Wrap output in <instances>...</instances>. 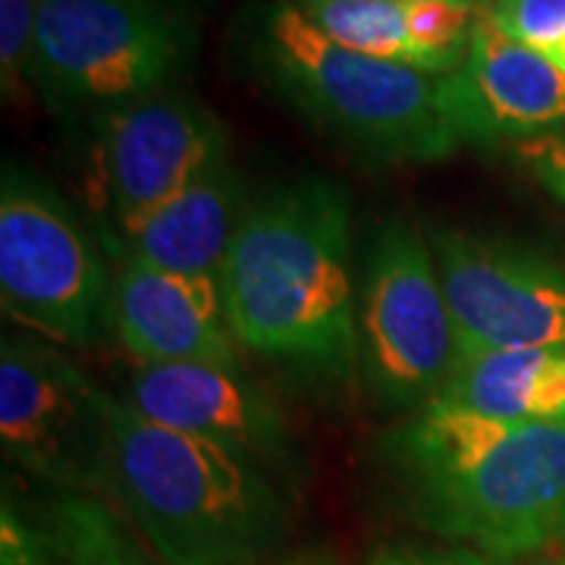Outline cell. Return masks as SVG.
<instances>
[{"instance_id":"obj_1","label":"cell","mask_w":565,"mask_h":565,"mask_svg":"<svg viewBox=\"0 0 565 565\" xmlns=\"http://www.w3.org/2000/svg\"><path fill=\"white\" fill-rule=\"evenodd\" d=\"M217 280L243 349L323 384L352 381L359 277L340 182L305 177L252 199Z\"/></svg>"},{"instance_id":"obj_2","label":"cell","mask_w":565,"mask_h":565,"mask_svg":"<svg viewBox=\"0 0 565 565\" xmlns=\"http://www.w3.org/2000/svg\"><path fill=\"white\" fill-rule=\"evenodd\" d=\"M384 459L440 537L497 563L565 541V427L427 405L390 430Z\"/></svg>"},{"instance_id":"obj_3","label":"cell","mask_w":565,"mask_h":565,"mask_svg":"<svg viewBox=\"0 0 565 565\" xmlns=\"http://www.w3.org/2000/svg\"><path fill=\"white\" fill-rule=\"evenodd\" d=\"M107 497L161 565H258L286 534V503L264 468L122 399L110 418Z\"/></svg>"},{"instance_id":"obj_4","label":"cell","mask_w":565,"mask_h":565,"mask_svg":"<svg viewBox=\"0 0 565 565\" xmlns=\"http://www.w3.org/2000/svg\"><path fill=\"white\" fill-rule=\"evenodd\" d=\"M258 57L286 102L367 161L434 163L465 145L446 114L444 76L349 51L292 0L264 10Z\"/></svg>"},{"instance_id":"obj_5","label":"cell","mask_w":565,"mask_h":565,"mask_svg":"<svg viewBox=\"0 0 565 565\" xmlns=\"http://www.w3.org/2000/svg\"><path fill=\"white\" fill-rule=\"evenodd\" d=\"M110 258L73 204L25 170L3 163L0 180V302L32 337L85 349L107 327Z\"/></svg>"},{"instance_id":"obj_6","label":"cell","mask_w":565,"mask_h":565,"mask_svg":"<svg viewBox=\"0 0 565 565\" xmlns=\"http://www.w3.org/2000/svg\"><path fill=\"white\" fill-rule=\"evenodd\" d=\"M452 362V321L430 239L412 221L390 217L359 270V374L386 408L422 412Z\"/></svg>"},{"instance_id":"obj_7","label":"cell","mask_w":565,"mask_h":565,"mask_svg":"<svg viewBox=\"0 0 565 565\" xmlns=\"http://www.w3.org/2000/svg\"><path fill=\"white\" fill-rule=\"evenodd\" d=\"M189 54L161 0H39L32 82L54 110L136 102L170 88Z\"/></svg>"},{"instance_id":"obj_8","label":"cell","mask_w":565,"mask_h":565,"mask_svg":"<svg viewBox=\"0 0 565 565\" xmlns=\"http://www.w3.org/2000/svg\"><path fill=\"white\" fill-rule=\"evenodd\" d=\"M114 403L47 340L7 333L0 343V444L7 462L54 490H110Z\"/></svg>"},{"instance_id":"obj_9","label":"cell","mask_w":565,"mask_h":565,"mask_svg":"<svg viewBox=\"0 0 565 565\" xmlns=\"http://www.w3.org/2000/svg\"><path fill=\"white\" fill-rule=\"evenodd\" d=\"M226 151L230 139L217 117L173 88L98 114L85 167L95 236L126 233Z\"/></svg>"},{"instance_id":"obj_10","label":"cell","mask_w":565,"mask_h":565,"mask_svg":"<svg viewBox=\"0 0 565 565\" xmlns=\"http://www.w3.org/2000/svg\"><path fill=\"white\" fill-rule=\"evenodd\" d=\"M456 359L565 345V267L546 255L452 226L427 233Z\"/></svg>"},{"instance_id":"obj_11","label":"cell","mask_w":565,"mask_h":565,"mask_svg":"<svg viewBox=\"0 0 565 565\" xmlns=\"http://www.w3.org/2000/svg\"><path fill=\"white\" fill-rule=\"evenodd\" d=\"M122 403L148 422L223 446L267 475H289L299 462L292 427L280 405L239 367L139 364L129 374Z\"/></svg>"},{"instance_id":"obj_12","label":"cell","mask_w":565,"mask_h":565,"mask_svg":"<svg viewBox=\"0 0 565 565\" xmlns=\"http://www.w3.org/2000/svg\"><path fill=\"white\" fill-rule=\"evenodd\" d=\"M107 327L139 364L239 367L217 277L173 274L145 262H114Z\"/></svg>"},{"instance_id":"obj_13","label":"cell","mask_w":565,"mask_h":565,"mask_svg":"<svg viewBox=\"0 0 565 565\" xmlns=\"http://www.w3.org/2000/svg\"><path fill=\"white\" fill-rule=\"evenodd\" d=\"M444 104L462 141L522 145L565 122V76L484 10L465 63L444 76Z\"/></svg>"},{"instance_id":"obj_14","label":"cell","mask_w":565,"mask_h":565,"mask_svg":"<svg viewBox=\"0 0 565 565\" xmlns=\"http://www.w3.org/2000/svg\"><path fill=\"white\" fill-rule=\"evenodd\" d=\"M305 20L349 51L430 76L456 73L487 7L449 0H292Z\"/></svg>"},{"instance_id":"obj_15","label":"cell","mask_w":565,"mask_h":565,"mask_svg":"<svg viewBox=\"0 0 565 565\" xmlns=\"http://www.w3.org/2000/svg\"><path fill=\"white\" fill-rule=\"evenodd\" d=\"M248 199L230 151L120 236L102 239L110 262H145L195 277H217L239 233Z\"/></svg>"},{"instance_id":"obj_16","label":"cell","mask_w":565,"mask_h":565,"mask_svg":"<svg viewBox=\"0 0 565 565\" xmlns=\"http://www.w3.org/2000/svg\"><path fill=\"white\" fill-rule=\"evenodd\" d=\"M430 405L493 422L565 427V345L456 359Z\"/></svg>"},{"instance_id":"obj_17","label":"cell","mask_w":565,"mask_h":565,"mask_svg":"<svg viewBox=\"0 0 565 565\" xmlns=\"http://www.w3.org/2000/svg\"><path fill=\"white\" fill-rule=\"evenodd\" d=\"M7 493V490H3ZM20 509V505H17ZM22 512V509H20ZM22 519L35 531L51 565H154L158 556L145 544L139 527L110 497L57 490L32 519Z\"/></svg>"},{"instance_id":"obj_18","label":"cell","mask_w":565,"mask_h":565,"mask_svg":"<svg viewBox=\"0 0 565 565\" xmlns=\"http://www.w3.org/2000/svg\"><path fill=\"white\" fill-rule=\"evenodd\" d=\"M39 0H0V92L3 102H20L35 73Z\"/></svg>"},{"instance_id":"obj_19","label":"cell","mask_w":565,"mask_h":565,"mask_svg":"<svg viewBox=\"0 0 565 565\" xmlns=\"http://www.w3.org/2000/svg\"><path fill=\"white\" fill-rule=\"evenodd\" d=\"M487 10L505 35L541 54L565 39V0H490Z\"/></svg>"},{"instance_id":"obj_20","label":"cell","mask_w":565,"mask_h":565,"mask_svg":"<svg viewBox=\"0 0 565 565\" xmlns=\"http://www.w3.org/2000/svg\"><path fill=\"white\" fill-rule=\"evenodd\" d=\"M0 565H51L35 531L22 519L10 493H3V509H0Z\"/></svg>"},{"instance_id":"obj_21","label":"cell","mask_w":565,"mask_h":565,"mask_svg":"<svg viewBox=\"0 0 565 565\" xmlns=\"http://www.w3.org/2000/svg\"><path fill=\"white\" fill-rule=\"evenodd\" d=\"M515 151H519V158L527 170L534 173V180L565 204V136L550 132L541 139L522 141Z\"/></svg>"},{"instance_id":"obj_22","label":"cell","mask_w":565,"mask_h":565,"mask_svg":"<svg viewBox=\"0 0 565 565\" xmlns=\"http://www.w3.org/2000/svg\"><path fill=\"white\" fill-rule=\"evenodd\" d=\"M371 565H505L478 550H424V546H386L374 553Z\"/></svg>"},{"instance_id":"obj_23","label":"cell","mask_w":565,"mask_h":565,"mask_svg":"<svg viewBox=\"0 0 565 565\" xmlns=\"http://www.w3.org/2000/svg\"><path fill=\"white\" fill-rule=\"evenodd\" d=\"M505 565H565V541L563 544L550 546L537 556H527V559H519V563H505Z\"/></svg>"},{"instance_id":"obj_24","label":"cell","mask_w":565,"mask_h":565,"mask_svg":"<svg viewBox=\"0 0 565 565\" xmlns=\"http://www.w3.org/2000/svg\"><path fill=\"white\" fill-rule=\"evenodd\" d=\"M544 57L550 63H553V66H556V70H559V73H563V76H565V39L556 41V44H553L550 51H544Z\"/></svg>"},{"instance_id":"obj_25","label":"cell","mask_w":565,"mask_h":565,"mask_svg":"<svg viewBox=\"0 0 565 565\" xmlns=\"http://www.w3.org/2000/svg\"><path fill=\"white\" fill-rule=\"evenodd\" d=\"M449 3H465V7H487L484 0H449Z\"/></svg>"},{"instance_id":"obj_26","label":"cell","mask_w":565,"mask_h":565,"mask_svg":"<svg viewBox=\"0 0 565 565\" xmlns=\"http://www.w3.org/2000/svg\"><path fill=\"white\" fill-rule=\"evenodd\" d=\"M484 3H490V0H484Z\"/></svg>"}]
</instances>
